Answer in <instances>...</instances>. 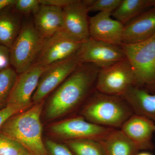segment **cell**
Instances as JSON below:
<instances>
[{
  "instance_id": "6da1fadb",
  "label": "cell",
  "mask_w": 155,
  "mask_h": 155,
  "mask_svg": "<svg viewBox=\"0 0 155 155\" xmlns=\"http://www.w3.org/2000/svg\"><path fill=\"white\" fill-rule=\"evenodd\" d=\"M100 69L94 64H81L53 91L47 109L48 118L63 116L79 104L95 88Z\"/></svg>"
},
{
  "instance_id": "7a4b0ae2",
  "label": "cell",
  "mask_w": 155,
  "mask_h": 155,
  "mask_svg": "<svg viewBox=\"0 0 155 155\" xmlns=\"http://www.w3.org/2000/svg\"><path fill=\"white\" fill-rule=\"evenodd\" d=\"M43 104L42 102L35 104L9 118L0 128V133L18 142L31 153L47 155L41 122Z\"/></svg>"
},
{
  "instance_id": "3957f363",
  "label": "cell",
  "mask_w": 155,
  "mask_h": 155,
  "mask_svg": "<svg viewBox=\"0 0 155 155\" xmlns=\"http://www.w3.org/2000/svg\"><path fill=\"white\" fill-rule=\"evenodd\" d=\"M134 114L122 97L105 94L96 90L82 111L83 117L96 125L117 129Z\"/></svg>"
},
{
  "instance_id": "277c9868",
  "label": "cell",
  "mask_w": 155,
  "mask_h": 155,
  "mask_svg": "<svg viewBox=\"0 0 155 155\" xmlns=\"http://www.w3.org/2000/svg\"><path fill=\"white\" fill-rule=\"evenodd\" d=\"M120 47L133 68L136 86L155 88V33L143 41Z\"/></svg>"
},
{
  "instance_id": "5b68a950",
  "label": "cell",
  "mask_w": 155,
  "mask_h": 155,
  "mask_svg": "<svg viewBox=\"0 0 155 155\" xmlns=\"http://www.w3.org/2000/svg\"><path fill=\"white\" fill-rule=\"evenodd\" d=\"M44 41L35 29L32 18L24 19L21 30L10 49L11 66L17 74L33 67Z\"/></svg>"
},
{
  "instance_id": "8992f818",
  "label": "cell",
  "mask_w": 155,
  "mask_h": 155,
  "mask_svg": "<svg viewBox=\"0 0 155 155\" xmlns=\"http://www.w3.org/2000/svg\"><path fill=\"white\" fill-rule=\"evenodd\" d=\"M136 86L132 66L127 58L100 69L95 89L105 94L122 97L130 87Z\"/></svg>"
},
{
  "instance_id": "52a82bcc",
  "label": "cell",
  "mask_w": 155,
  "mask_h": 155,
  "mask_svg": "<svg viewBox=\"0 0 155 155\" xmlns=\"http://www.w3.org/2000/svg\"><path fill=\"white\" fill-rule=\"evenodd\" d=\"M83 42L61 30L45 39L34 65L47 67L78 53Z\"/></svg>"
},
{
  "instance_id": "ba28073f",
  "label": "cell",
  "mask_w": 155,
  "mask_h": 155,
  "mask_svg": "<svg viewBox=\"0 0 155 155\" xmlns=\"http://www.w3.org/2000/svg\"><path fill=\"white\" fill-rule=\"evenodd\" d=\"M81 64L78 52L74 55L47 67L41 76L38 85L32 97L33 102L37 104L42 101Z\"/></svg>"
},
{
  "instance_id": "9c48e42d",
  "label": "cell",
  "mask_w": 155,
  "mask_h": 155,
  "mask_svg": "<svg viewBox=\"0 0 155 155\" xmlns=\"http://www.w3.org/2000/svg\"><path fill=\"white\" fill-rule=\"evenodd\" d=\"M78 55L81 63L94 64L100 69L109 67L126 58L119 46L90 38L82 43Z\"/></svg>"
},
{
  "instance_id": "30bf717a",
  "label": "cell",
  "mask_w": 155,
  "mask_h": 155,
  "mask_svg": "<svg viewBox=\"0 0 155 155\" xmlns=\"http://www.w3.org/2000/svg\"><path fill=\"white\" fill-rule=\"evenodd\" d=\"M114 128L96 125L83 117L71 118L53 125V133L67 140L78 139L95 140L102 141Z\"/></svg>"
},
{
  "instance_id": "8fae6325",
  "label": "cell",
  "mask_w": 155,
  "mask_h": 155,
  "mask_svg": "<svg viewBox=\"0 0 155 155\" xmlns=\"http://www.w3.org/2000/svg\"><path fill=\"white\" fill-rule=\"evenodd\" d=\"M88 0H73L63 9L64 30L83 42L89 38Z\"/></svg>"
},
{
  "instance_id": "7c38bea8",
  "label": "cell",
  "mask_w": 155,
  "mask_h": 155,
  "mask_svg": "<svg viewBox=\"0 0 155 155\" xmlns=\"http://www.w3.org/2000/svg\"><path fill=\"white\" fill-rule=\"evenodd\" d=\"M111 14L99 12L89 18V38L120 46L124 25L111 18Z\"/></svg>"
},
{
  "instance_id": "4fadbf2b",
  "label": "cell",
  "mask_w": 155,
  "mask_h": 155,
  "mask_svg": "<svg viewBox=\"0 0 155 155\" xmlns=\"http://www.w3.org/2000/svg\"><path fill=\"white\" fill-rule=\"evenodd\" d=\"M46 67L34 65L27 71L18 74L7 104L31 106V100Z\"/></svg>"
},
{
  "instance_id": "5bb4252c",
  "label": "cell",
  "mask_w": 155,
  "mask_h": 155,
  "mask_svg": "<svg viewBox=\"0 0 155 155\" xmlns=\"http://www.w3.org/2000/svg\"><path fill=\"white\" fill-rule=\"evenodd\" d=\"M119 129L140 150L153 148L152 138L155 132V122L152 120L134 114L123 123Z\"/></svg>"
},
{
  "instance_id": "9a60e30c",
  "label": "cell",
  "mask_w": 155,
  "mask_h": 155,
  "mask_svg": "<svg viewBox=\"0 0 155 155\" xmlns=\"http://www.w3.org/2000/svg\"><path fill=\"white\" fill-rule=\"evenodd\" d=\"M155 33V6L143 12L124 25L122 42H140L149 38Z\"/></svg>"
},
{
  "instance_id": "2e32d148",
  "label": "cell",
  "mask_w": 155,
  "mask_h": 155,
  "mask_svg": "<svg viewBox=\"0 0 155 155\" xmlns=\"http://www.w3.org/2000/svg\"><path fill=\"white\" fill-rule=\"evenodd\" d=\"M32 15L35 27L44 39L64 30L63 9L41 5Z\"/></svg>"
},
{
  "instance_id": "e0dca14e",
  "label": "cell",
  "mask_w": 155,
  "mask_h": 155,
  "mask_svg": "<svg viewBox=\"0 0 155 155\" xmlns=\"http://www.w3.org/2000/svg\"><path fill=\"white\" fill-rule=\"evenodd\" d=\"M122 97L134 114L144 116L155 122V94L133 86L130 87Z\"/></svg>"
},
{
  "instance_id": "ac0fdd59",
  "label": "cell",
  "mask_w": 155,
  "mask_h": 155,
  "mask_svg": "<svg viewBox=\"0 0 155 155\" xmlns=\"http://www.w3.org/2000/svg\"><path fill=\"white\" fill-rule=\"evenodd\" d=\"M23 16L13 5L0 11V45L11 49L22 28Z\"/></svg>"
},
{
  "instance_id": "d6986e66",
  "label": "cell",
  "mask_w": 155,
  "mask_h": 155,
  "mask_svg": "<svg viewBox=\"0 0 155 155\" xmlns=\"http://www.w3.org/2000/svg\"><path fill=\"white\" fill-rule=\"evenodd\" d=\"M107 155H136L140 150L120 129H113L102 140Z\"/></svg>"
},
{
  "instance_id": "ffe728a7",
  "label": "cell",
  "mask_w": 155,
  "mask_h": 155,
  "mask_svg": "<svg viewBox=\"0 0 155 155\" xmlns=\"http://www.w3.org/2000/svg\"><path fill=\"white\" fill-rule=\"evenodd\" d=\"M150 7V0H122L111 16L125 25Z\"/></svg>"
},
{
  "instance_id": "44dd1931",
  "label": "cell",
  "mask_w": 155,
  "mask_h": 155,
  "mask_svg": "<svg viewBox=\"0 0 155 155\" xmlns=\"http://www.w3.org/2000/svg\"><path fill=\"white\" fill-rule=\"evenodd\" d=\"M67 147L75 155H107L101 141L78 139L66 141Z\"/></svg>"
},
{
  "instance_id": "7402d4cb",
  "label": "cell",
  "mask_w": 155,
  "mask_h": 155,
  "mask_svg": "<svg viewBox=\"0 0 155 155\" xmlns=\"http://www.w3.org/2000/svg\"><path fill=\"white\" fill-rule=\"evenodd\" d=\"M17 76V72L11 66L0 71V106L7 105Z\"/></svg>"
},
{
  "instance_id": "603a6c76",
  "label": "cell",
  "mask_w": 155,
  "mask_h": 155,
  "mask_svg": "<svg viewBox=\"0 0 155 155\" xmlns=\"http://www.w3.org/2000/svg\"><path fill=\"white\" fill-rule=\"evenodd\" d=\"M30 153L19 142L0 133V155H29Z\"/></svg>"
},
{
  "instance_id": "cb8c5ba5",
  "label": "cell",
  "mask_w": 155,
  "mask_h": 155,
  "mask_svg": "<svg viewBox=\"0 0 155 155\" xmlns=\"http://www.w3.org/2000/svg\"><path fill=\"white\" fill-rule=\"evenodd\" d=\"M122 0H91L88 7V12L111 13L119 6Z\"/></svg>"
},
{
  "instance_id": "d4e9b609",
  "label": "cell",
  "mask_w": 155,
  "mask_h": 155,
  "mask_svg": "<svg viewBox=\"0 0 155 155\" xmlns=\"http://www.w3.org/2000/svg\"><path fill=\"white\" fill-rule=\"evenodd\" d=\"M40 5L39 0H16L13 7L17 13L27 16L33 14Z\"/></svg>"
},
{
  "instance_id": "484cf974",
  "label": "cell",
  "mask_w": 155,
  "mask_h": 155,
  "mask_svg": "<svg viewBox=\"0 0 155 155\" xmlns=\"http://www.w3.org/2000/svg\"><path fill=\"white\" fill-rule=\"evenodd\" d=\"M30 107L7 104L4 107L0 109V128L9 119L14 115L25 110Z\"/></svg>"
},
{
  "instance_id": "4316f807",
  "label": "cell",
  "mask_w": 155,
  "mask_h": 155,
  "mask_svg": "<svg viewBox=\"0 0 155 155\" xmlns=\"http://www.w3.org/2000/svg\"><path fill=\"white\" fill-rule=\"evenodd\" d=\"M46 146L51 155H75L68 147L49 140L46 142Z\"/></svg>"
},
{
  "instance_id": "83f0119b",
  "label": "cell",
  "mask_w": 155,
  "mask_h": 155,
  "mask_svg": "<svg viewBox=\"0 0 155 155\" xmlns=\"http://www.w3.org/2000/svg\"><path fill=\"white\" fill-rule=\"evenodd\" d=\"M10 66V49L0 45V71Z\"/></svg>"
},
{
  "instance_id": "f1b7e54d",
  "label": "cell",
  "mask_w": 155,
  "mask_h": 155,
  "mask_svg": "<svg viewBox=\"0 0 155 155\" xmlns=\"http://www.w3.org/2000/svg\"><path fill=\"white\" fill-rule=\"evenodd\" d=\"M73 0H39L41 5L53 6L63 9L72 3Z\"/></svg>"
},
{
  "instance_id": "f546056e",
  "label": "cell",
  "mask_w": 155,
  "mask_h": 155,
  "mask_svg": "<svg viewBox=\"0 0 155 155\" xmlns=\"http://www.w3.org/2000/svg\"><path fill=\"white\" fill-rule=\"evenodd\" d=\"M16 0H0V11L3 9L14 5Z\"/></svg>"
},
{
  "instance_id": "4dcf8cb0",
  "label": "cell",
  "mask_w": 155,
  "mask_h": 155,
  "mask_svg": "<svg viewBox=\"0 0 155 155\" xmlns=\"http://www.w3.org/2000/svg\"><path fill=\"white\" fill-rule=\"evenodd\" d=\"M136 155H153L151 153L148 152L143 151L141 152H138Z\"/></svg>"
},
{
  "instance_id": "1f68e13d",
  "label": "cell",
  "mask_w": 155,
  "mask_h": 155,
  "mask_svg": "<svg viewBox=\"0 0 155 155\" xmlns=\"http://www.w3.org/2000/svg\"><path fill=\"white\" fill-rule=\"evenodd\" d=\"M150 4L151 7H154L155 6V0H150Z\"/></svg>"
},
{
  "instance_id": "d6a6232c",
  "label": "cell",
  "mask_w": 155,
  "mask_h": 155,
  "mask_svg": "<svg viewBox=\"0 0 155 155\" xmlns=\"http://www.w3.org/2000/svg\"><path fill=\"white\" fill-rule=\"evenodd\" d=\"M29 155H36V154H33V153H30V154H29Z\"/></svg>"
},
{
  "instance_id": "836d02e7",
  "label": "cell",
  "mask_w": 155,
  "mask_h": 155,
  "mask_svg": "<svg viewBox=\"0 0 155 155\" xmlns=\"http://www.w3.org/2000/svg\"></svg>"
}]
</instances>
